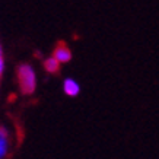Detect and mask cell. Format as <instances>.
<instances>
[{"label":"cell","instance_id":"1","mask_svg":"<svg viewBox=\"0 0 159 159\" xmlns=\"http://www.w3.org/2000/svg\"><path fill=\"white\" fill-rule=\"evenodd\" d=\"M18 82H19L20 91L29 95L35 91L37 88V75L34 69L29 64H20L18 67Z\"/></svg>","mask_w":159,"mask_h":159},{"label":"cell","instance_id":"2","mask_svg":"<svg viewBox=\"0 0 159 159\" xmlns=\"http://www.w3.org/2000/svg\"><path fill=\"white\" fill-rule=\"evenodd\" d=\"M53 57L56 58L60 64H63V63H69L70 60H72V51L69 50V47L64 43H60V44H57V47L54 48Z\"/></svg>","mask_w":159,"mask_h":159},{"label":"cell","instance_id":"3","mask_svg":"<svg viewBox=\"0 0 159 159\" xmlns=\"http://www.w3.org/2000/svg\"><path fill=\"white\" fill-rule=\"evenodd\" d=\"M9 152V133L5 127H0V159L6 158Z\"/></svg>","mask_w":159,"mask_h":159},{"label":"cell","instance_id":"4","mask_svg":"<svg viewBox=\"0 0 159 159\" xmlns=\"http://www.w3.org/2000/svg\"><path fill=\"white\" fill-rule=\"evenodd\" d=\"M63 89H64V92H66V95H69V97H76L77 93L80 92L79 83H77L76 80L70 79V77L64 80V83H63Z\"/></svg>","mask_w":159,"mask_h":159},{"label":"cell","instance_id":"5","mask_svg":"<svg viewBox=\"0 0 159 159\" xmlns=\"http://www.w3.org/2000/svg\"><path fill=\"white\" fill-rule=\"evenodd\" d=\"M60 66H61V64H60L53 56L44 60V69L48 73H57L58 70H60Z\"/></svg>","mask_w":159,"mask_h":159},{"label":"cell","instance_id":"6","mask_svg":"<svg viewBox=\"0 0 159 159\" xmlns=\"http://www.w3.org/2000/svg\"><path fill=\"white\" fill-rule=\"evenodd\" d=\"M2 54H3V53H2V47H0V56H2Z\"/></svg>","mask_w":159,"mask_h":159}]
</instances>
